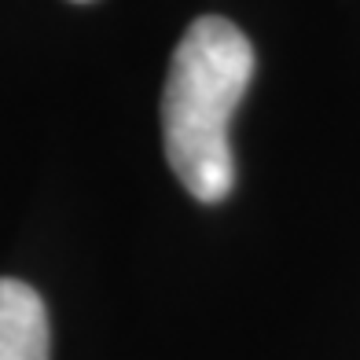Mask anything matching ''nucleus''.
Instances as JSON below:
<instances>
[{"instance_id": "f257e3e1", "label": "nucleus", "mask_w": 360, "mask_h": 360, "mask_svg": "<svg viewBox=\"0 0 360 360\" xmlns=\"http://www.w3.org/2000/svg\"><path fill=\"white\" fill-rule=\"evenodd\" d=\"M250 77L254 48L239 26L202 15L184 30L162 92V140L176 180L199 202H221L236 184L228 133Z\"/></svg>"}, {"instance_id": "f03ea898", "label": "nucleus", "mask_w": 360, "mask_h": 360, "mask_svg": "<svg viewBox=\"0 0 360 360\" xmlns=\"http://www.w3.org/2000/svg\"><path fill=\"white\" fill-rule=\"evenodd\" d=\"M48 309L22 280H0V360H48Z\"/></svg>"}]
</instances>
